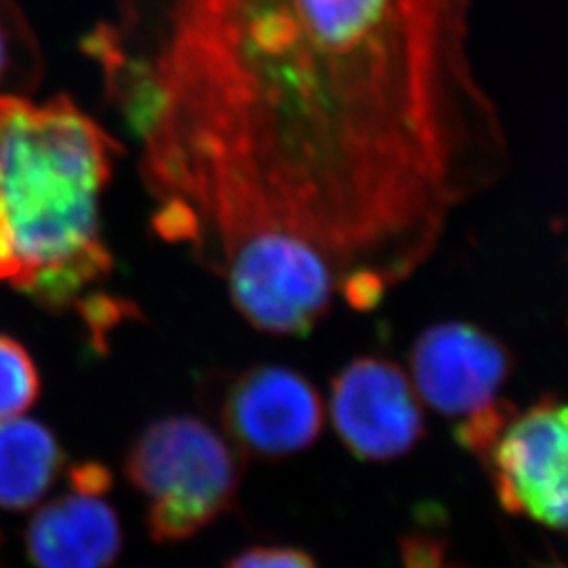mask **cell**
<instances>
[{"label": "cell", "mask_w": 568, "mask_h": 568, "mask_svg": "<svg viewBox=\"0 0 568 568\" xmlns=\"http://www.w3.org/2000/svg\"><path fill=\"white\" fill-rule=\"evenodd\" d=\"M405 568H457L450 565L445 549L429 537H410L403 544Z\"/></svg>", "instance_id": "4fadbf2b"}, {"label": "cell", "mask_w": 568, "mask_h": 568, "mask_svg": "<svg viewBox=\"0 0 568 568\" xmlns=\"http://www.w3.org/2000/svg\"><path fill=\"white\" fill-rule=\"evenodd\" d=\"M331 419L345 448L363 462L403 457L424 436V408L403 366L363 356L331 386Z\"/></svg>", "instance_id": "8992f818"}, {"label": "cell", "mask_w": 568, "mask_h": 568, "mask_svg": "<svg viewBox=\"0 0 568 568\" xmlns=\"http://www.w3.org/2000/svg\"><path fill=\"white\" fill-rule=\"evenodd\" d=\"M511 366L508 345L467 323L429 326L410 349V379L419 398L462 419L499 400Z\"/></svg>", "instance_id": "52a82bcc"}, {"label": "cell", "mask_w": 568, "mask_h": 568, "mask_svg": "<svg viewBox=\"0 0 568 568\" xmlns=\"http://www.w3.org/2000/svg\"><path fill=\"white\" fill-rule=\"evenodd\" d=\"M121 154L65 95L0 93V284L49 310L91 305L112 272L102 199Z\"/></svg>", "instance_id": "7a4b0ae2"}, {"label": "cell", "mask_w": 568, "mask_h": 568, "mask_svg": "<svg viewBox=\"0 0 568 568\" xmlns=\"http://www.w3.org/2000/svg\"><path fill=\"white\" fill-rule=\"evenodd\" d=\"M41 396V375L30 352L0 333V422L21 417Z\"/></svg>", "instance_id": "30bf717a"}, {"label": "cell", "mask_w": 568, "mask_h": 568, "mask_svg": "<svg viewBox=\"0 0 568 568\" xmlns=\"http://www.w3.org/2000/svg\"><path fill=\"white\" fill-rule=\"evenodd\" d=\"M61 466L63 450L49 427L23 417L0 422V509L34 508Z\"/></svg>", "instance_id": "9c48e42d"}, {"label": "cell", "mask_w": 568, "mask_h": 568, "mask_svg": "<svg viewBox=\"0 0 568 568\" xmlns=\"http://www.w3.org/2000/svg\"><path fill=\"white\" fill-rule=\"evenodd\" d=\"M37 44L18 0H0V89L37 61Z\"/></svg>", "instance_id": "8fae6325"}, {"label": "cell", "mask_w": 568, "mask_h": 568, "mask_svg": "<svg viewBox=\"0 0 568 568\" xmlns=\"http://www.w3.org/2000/svg\"><path fill=\"white\" fill-rule=\"evenodd\" d=\"M457 440L487 467L501 508L568 532V403L497 400L462 419Z\"/></svg>", "instance_id": "277c9868"}, {"label": "cell", "mask_w": 568, "mask_h": 568, "mask_svg": "<svg viewBox=\"0 0 568 568\" xmlns=\"http://www.w3.org/2000/svg\"><path fill=\"white\" fill-rule=\"evenodd\" d=\"M227 568H318L316 562L295 548H251L239 554Z\"/></svg>", "instance_id": "7c38bea8"}, {"label": "cell", "mask_w": 568, "mask_h": 568, "mask_svg": "<svg viewBox=\"0 0 568 568\" xmlns=\"http://www.w3.org/2000/svg\"><path fill=\"white\" fill-rule=\"evenodd\" d=\"M474 0H116L87 39L164 241L220 267L291 236L375 307L508 166Z\"/></svg>", "instance_id": "6da1fadb"}, {"label": "cell", "mask_w": 568, "mask_h": 568, "mask_svg": "<svg viewBox=\"0 0 568 568\" xmlns=\"http://www.w3.org/2000/svg\"><path fill=\"white\" fill-rule=\"evenodd\" d=\"M220 419L243 457L281 462L316 443L325 426V405L302 373L257 365L227 382Z\"/></svg>", "instance_id": "5b68a950"}, {"label": "cell", "mask_w": 568, "mask_h": 568, "mask_svg": "<svg viewBox=\"0 0 568 568\" xmlns=\"http://www.w3.org/2000/svg\"><path fill=\"white\" fill-rule=\"evenodd\" d=\"M124 474L150 501L156 544L190 539L234 506L243 455L192 415H169L143 429L126 453Z\"/></svg>", "instance_id": "3957f363"}, {"label": "cell", "mask_w": 568, "mask_h": 568, "mask_svg": "<svg viewBox=\"0 0 568 568\" xmlns=\"http://www.w3.org/2000/svg\"><path fill=\"white\" fill-rule=\"evenodd\" d=\"M112 485L110 471L100 464H82L74 467L70 474V487L82 493H95V495H105L108 488Z\"/></svg>", "instance_id": "5bb4252c"}, {"label": "cell", "mask_w": 568, "mask_h": 568, "mask_svg": "<svg viewBox=\"0 0 568 568\" xmlns=\"http://www.w3.org/2000/svg\"><path fill=\"white\" fill-rule=\"evenodd\" d=\"M26 549L37 568H110L122 549L121 520L103 495L72 488L34 514Z\"/></svg>", "instance_id": "ba28073f"}]
</instances>
